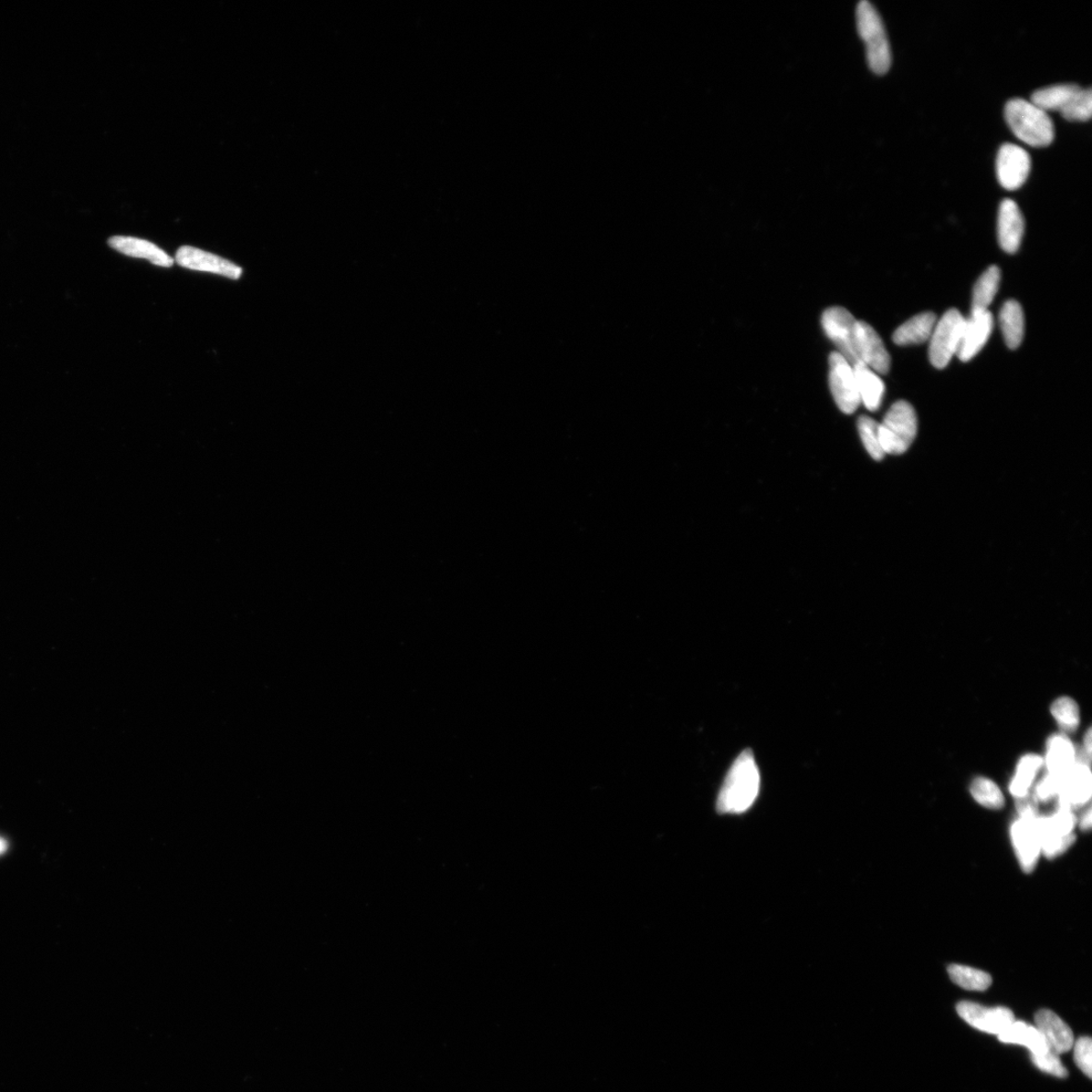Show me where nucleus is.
Masks as SVG:
<instances>
[{"mask_svg": "<svg viewBox=\"0 0 1092 1092\" xmlns=\"http://www.w3.org/2000/svg\"><path fill=\"white\" fill-rule=\"evenodd\" d=\"M1018 815L1022 818H1036L1038 814V801L1034 795L1028 794L1016 801Z\"/></svg>", "mask_w": 1092, "mask_h": 1092, "instance_id": "f704fd0d", "label": "nucleus"}, {"mask_svg": "<svg viewBox=\"0 0 1092 1092\" xmlns=\"http://www.w3.org/2000/svg\"><path fill=\"white\" fill-rule=\"evenodd\" d=\"M957 1013L963 1021L983 1033L999 1036L1015 1021V1015L1007 1007H985L972 1002L957 1004Z\"/></svg>", "mask_w": 1092, "mask_h": 1092, "instance_id": "9d476101", "label": "nucleus"}, {"mask_svg": "<svg viewBox=\"0 0 1092 1092\" xmlns=\"http://www.w3.org/2000/svg\"><path fill=\"white\" fill-rule=\"evenodd\" d=\"M993 329V317L987 311L972 312L971 317L966 319L957 356L963 362H967L978 355L989 341Z\"/></svg>", "mask_w": 1092, "mask_h": 1092, "instance_id": "2eb2a0df", "label": "nucleus"}, {"mask_svg": "<svg viewBox=\"0 0 1092 1092\" xmlns=\"http://www.w3.org/2000/svg\"><path fill=\"white\" fill-rule=\"evenodd\" d=\"M857 320L843 307L826 309L822 316V326L833 341L839 354L852 365L860 362L856 345Z\"/></svg>", "mask_w": 1092, "mask_h": 1092, "instance_id": "6e6552de", "label": "nucleus"}, {"mask_svg": "<svg viewBox=\"0 0 1092 1092\" xmlns=\"http://www.w3.org/2000/svg\"><path fill=\"white\" fill-rule=\"evenodd\" d=\"M1031 172V157L1015 144H1003L996 160V172L999 182L1007 191H1015L1023 186Z\"/></svg>", "mask_w": 1092, "mask_h": 1092, "instance_id": "1a4fd4ad", "label": "nucleus"}, {"mask_svg": "<svg viewBox=\"0 0 1092 1092\" xmlns=\"http://www.w3.org/2000/svg\"><path fill=\"white\" fill-rule=\"evenodd\" d=\"M937 316L933 313L926 312L917 315L903 323L894 333V342L900 346L920 344L930 340L931 335L937 323Z\"/></svg>", "mask_w": 1092, "mask_h": 1092, "instance_id": "412c9836", "label": "nucleus"}, {"mask_svg": "<svg viewBox=\"0 0 1092 1092\" xmlns=\"http://www.w3.org/2000/svg\"><path fill=\"white\" fill-rule=\"evenodd\" d=\"M1092 794V775L1089 764L1077 761L1062 778L1058 795V807L1073 811L1086 805Z\"/></svg>", "mask_w": 1092, "mask_h": 1092, "instance_id": "4468645a", "label": "nucleus"}, {"mask_svg": "<svg viewBox=\"0 0 1092 1092\" xmlns=\"http://www.w3.org/2000/svg\"><path fill=\"white\" fill-rule=\"evenodd\" d=\"M1091 817H1092L1091 808L1089 807V808H1087V811L1084 813L1083 817H1081V819H1080L1079 825H1080V828L1083 829V831H1089V829L1091 828Z\"/></svg>", "mask_w": 1092, "mask_h": 1092, "instance_id": "c9c22d12", "label": "nucleus"}, {"mask_svg": "<svg viewBox=\"0 0 1092 1092\" xmlns=\"http://www.w3.org/2000/svg\"><path fill=\"white\" fill-rule=\"evenodd\" d=\"M853 366L861 404H863L871 412L877 411L884 400V383L882 382L878 374L869 369L863 362Z\"/></svg>", "mask_w": 1092, "mask_h": 1092, "instance_id": "aec40b11", "label": "nucleus"}, {"mask_svg": "<svg viewBox=\"0 0 1092 1092\" xmlns=\"http://www.w3.org/2000/svg\"><path fill=\"white\" fill-rule=\"evenodd\" d=\"M1074 1062L1088 1077H1092V1041L1089 1037H1081L1074 1044Z\"/></svg>", "mask_w": 1092, "mask_h": 1092, "instance_id": "473e14b6", "label": "nucleus"}, {"mask_svg": "<svg viewBox=\"0 0 1092 1092\" xmlns=\"http://www.w3.org/2000/svg\"><path fill=\"white\" fill-rule=\"evenodd\" d=\"M857 28L866 45L870 69L877 76L886 75L892 63L889 41L880 15L867 0L857 6Z\"/></svg>", "mask_w": 1092, "mask_h": 1092, "instance_id": "7ed1b4c3", "label": "nucleus"}, {"mask_svg": "<svg viewBox=\"0 0 1092 1092\" xmlns=\"http://www.w3.org/2000/svg\"><path fill=\"white\" fill-rule=\"evenodd\" d=\"M1000 324L1007 348L1016 350L1022 344L1025 334L1021 304L1015 300L1005 302L1000 313Z\"/></svg>", "mask_w": 1092, "mask_h": 1092, "instance_id": "5701e85b", "label": "nucleus"}, {"mask_svg": "<svg viewBox=\"0 0 1092 1092\" xmlns=\"http://www.w3.org/2000/svg\"><path fill=\"white\" fill-rule=\"evenodd\" d=\"M1004 117L1013 133L1024 143L1036 148L1052 144L1055 128L1049 114L1031 101L1014 99L1006 103Z\"/></svg>", "mask_w": 1092, "mask_h": 1092, "instance_id": "f03ea898", "label": "nucleus"}, {"mask_svg": "<svg viewBox=\"0 0 1092 1092\" xmlns=\"http://www.w3.org/2000/svg\"><path fill=\"white\" fill-rule=\"evenodd\" d=\"M1052 717L1060 729L1064 732H1074L1080 723V711L1077 703L1070 697H1060L1051 706Z\"/></svg>", "mask_w": 1092, "mask_h": 1092, "instance_id": "c85d7f7f", "label": "nucleus"}, {"mask_svg": "<svg viewBox=\"0 0 1092 1092\" xmlns=\"http://www.w3.org/2000/svg\"><path fill=\"white\" fill-rule=\"evenodd\" d=\"M1025 231V220L1020 208L1012 201L1004 199L1001 204L999 220H997V233L1002 249L1013 255L1020 248Z\"/></svg>", "mask_w": 1092, "mask_h": 1092, "instance_id": "f3484780", "label": "nucleus"}, {"mask_svg": "<svg viewBox=\"0 0 1092 1092\" xmlns=\"http://www.w3.org/2000/svg\"><path fill=\"white\" fill-rule=\"evenodd\" d=\"M858 430L870 457L875 460L884 459L885 454L880 445L879 423L876 420L869 416H861L858 420Z\"/></svg>", "mask_w": 1092, "mask_h": 1092, "instance_id": "c756f323", "label": "nucleus"}, {"mask_svg": "<svg viewBox=\"0 0 1092 1092\" xmlns=\"http://www.w3.org/2000/svg\"><path fill=\"white\" fill-rule=\"evenodd\" d=\"M948 972L952 981L966 991H985L992 983L989 973L969 966L953 964L949 966Z\"/></svg>", "mask_w": 1092, "mask_h": 1092, "instance_id": "bb28decb", "label": "nucleus"}, {"mask_svg": "<svg viewBox=\"0 0 1092 1092\" xmlns=\"http://www.w3.org/2000/svg\"><path fill=\"white\" fill-rule=\"evenodd\" d=\"M856 345L860 362L876 374H886L890 370V355L876 330L864 321H858Z\"/></svg>", "mask_w": 1092, "mask_h": 1092, "instance_id": "9b49d317", "label": "nucleus"}, {"mask_svg": "<svg viewBox=\"0 0 1092 1092\" xmlns=\"http://www.w3.org/2000/svg\"><path fill=\"white\" fill-rule=\"evenodd\" d=\"M966 319L956 309H951L934 325L930 338V361L936 369L946 367L957 355Z\"/></svg>", "mask_w": 1092, "mask_h": 1092, "instance_id": "423d86ee", "label": "nucleus"}, {"mask_svg": "<svg viewBox=\"0 0 1092 1092\" xmlns=\"http://www.w3.org/2000/svg\"><path fill=\"white\" fill-rule=\"evenodd\" d=\"M109 245L120 252V254L135 257L143 258L151 262L152 265L161 267H172L174 265V259L168 255L159 246L149 243V241L125 236H113L109 240Z\"/></svg>", "mask_w": 1092, "mask_h": 1092, "instance_id": "a211bd4d", "label": "nucleus"}, {"mask_svg": "<svg viewBox=\"0 0 1092 1092\" xmlns=\"http://www.w3.org/2000/svg\"><path fill=\"white\" fill-rule=\"evenodd\" d=\"M1091 744H1092L1091 743V730H1088L1086 732V739H1085V752H1084L1085 754H1087L1088 758H1090V755H1091Z\"/></svg>", "mask_w": 1092, "mask_h": 1092, "instance_id": "e433bc0d", "label": "nucleus"}, {"mask_svg": "<svg viewBox=\"0 0 1092 1092\" xmlns=\"http://www.w3.org/2000/svg\"><path fill=\"white\" fill-rule=\"evenodd\" d=\"M1004 1044L1021 1045L1030 1050L1031 1056L1041 1054L1050 1050L1041 1033L1037 1027L1024 1022L1015 1021L999 1036Z\"/></svg>", "mask_w": 1092, "mask_h": 1092, "instance_id": "4be33fe9", "label": "nucleus"}, {"mask_svg": "<svg viewBox=\"0 0 1092 1092\" xmlns=\"http://www.w3.org/2000/svg\"><path fill=\"white\" fill-rule=\"evenodd\" d=\"M828 383L835 402L845 414H853L861 405L854 366L837 351L828 357Z\"/></svg>", "mask_w": 1092, "mask_h": 1092, "instance_id": "0eeeda50", "label": "nucleus"}, {"mask_svg": "<svg viewBox=\"0 0 1092 1092\" xmlns=\"http://www.w3.org/2000/svg\"><path fill=\"white\" fill-rule=\"evenodd\" d=\"M1037 1030L1041 1033L1050 1050L1057 1055L1069 1052L1074 1044V1035L1070 1027L1050 1010H1041L1035 1015Z\"/></svg>", "mask_w": 1092, "mask_h": 1092, "instance_id": "dca6fc26", "label": "nucleus"}, {"mask_svg": "<svg viewBox=\"0 0 1092 1092\" xmlns=\"http://www.w3.org/2000/svg\"><path fill=\"white\" fill-rule=\"evenodd\" d=\"M918 433L916 410L907 401L892 405L879 424V441L886 455H902L911 446Z\"/></svg>", "mask_w": 1092, "mask_h": 1092, "instance_id": "20e7f679", "label": "nucleus"}, {"mask_svg": "<svg viewBox=\"0 0 1092 1092\" xmlns=\"http://www.w3.org/2000/svg\"><path fill=\"white\" fill-rule=\"evenodd\" d=\"M1077 819L1073 811L1058 807L1057 812L1048 816H1038L1036 826L1041 842V852L1048 859L1062 855L1074 845V829Z\"/></svg>", "mask_w": 1092, "mask_h": 1092, "instance_id": "39448f33", "label": "nucleus"}, {"mask_svg": "<svg viewBox=\"0 0 1092 1092\" xmlns=\"http://www.w3.org/2000/svg\"><path fill=\"white\" fill-rule=\"evenodd\" d=\"M971 795L975 801L990 810H1001L1004 806V796L996 783L984 777H978L972 781Z\"/></svg>", "mask_w": 1092, "mask_h": 1092, "instance_id": "cd10ccee", "label": "nucleus"}, {"mask_svg": "<svg viewBox=\"0 0 1092 1092\" xmlns=\"http://www.w3.org/2000/svg\"><path fill=\"white\" fill-rule=\"evenodd\" d=\"M1001 270L993 266L986 269L975 283L972 297V312L989 310L991 303L999 291Z\"/></svg>", "mask_w": 1092, "mask_h": 1092, "instance_id": "a878e982", "label": "nucleus"}, {"mask_svg": "<svg viewBox=\"0 0 1092 1092\" xmlns=\"http://www.w3.org/2000/svg\"><path fill=\"white\" fill-rule=\"evenodd\" d=\"M1081 89H1083L1076 84H1057V86L1035 91L1031 102L1046 113L1049 111L1062 113Z\"/></svg>", "mask_w": 1092, "mask_h": 1092, "instance_id": "b1692460", "label": "nucleus"}, {"mask_svg": "<svg viewBox=\"0 0 1092 1092\" xmlns=\"http://www.w3.org/2000/svg\"><path fill=\"white\" fill-rule=\"evenodd\" d=\"M8 845L6 839L0 837V856L4 855L7 850Z\"/></svg>", "mask_w": 1092, "mask_h": 1092, "instance_id": "4c0bfd02", "label": "nucleus"}, {"mask_svg": "<svg viewBox=\"0 0 1092 1092\" xmlns=\"http://www.w3.org/2000/svg\"><path fill=\"white\" fill-rule=\"evenodd\" d=\"M1077 762V753L1073 742L1065 734H1054L1047 742L1044 765L1049 774L1063 778Z\"/></svg>", "mask_w": 1092, "mask_h": 1092, "instance_id": "6ab92c4d", "label": "nucleus"}, {"mask_svg": "<svg viewBox=\"0 0 1092 1092\" xmlns=\"http://www.w3.org/2000/svg\"><path fill=\"white\" fill-rule=\"evenodd\" d=\"M175 260L184 268L216 273L231 279H239L243 273V268L233 262L191 246L178 249Z\"/></svg>", "mask_w": 1092, "mask_h": 1092, "instance_id": "ddd939ff", "label": "nucleus"}, {"mask_svg": "<svg viewBox=\"0 0 1092 1092\" xmlns=\"http://www.w3.org/2000/svg\"><path fill=\"white\" fill-rule=\"evenodd\" d=\"M1060 113L1062 114L1065 120L1070 122H1086L1090 120L1092 113L1091 89H1081L1073 101Z\"/></svg>", "mask_w": 1092, "mask_h": 1092, "instance_id": "7c9ffc66", "label": "nucleus"}, {"mask_svg": "<svg viewBox=\"0 0 1092 1092\" xmlns=\"http://www.w3.org/2000/svg\"><path fill=\"white\" fill-rule=\"evenodd\" d=\"M761 775L752 751H743L730 766L721 787L717 808L721 814H740L757 800Z\"/></svg>", "mask_w": 1092, "mask_h": 1092, "instance_id": "f257e3e1", "label": "nucleus"}, {"mask_svg": "<svg viewBox=\"0 0 1092 1092\" xmlns=\"http://www.w3.org/2000/svg\"><path fill=\"white\" fill-rule=\"evenodd\" d=\"M1032 1062L1038 1069L1043 1073L1054 1075L1060 1078H1065L1068 1075V1071L1060 1060L1059 1055L1048 1050L1041 1054L1031 1056Z\"/></svg>", "mask_w": 1092, "mask_h": 1092, "instance_id": "2f4dec72", "label": "nucleus"}, {"mask_svg": "<svg viewBox=\"0 0 1092 1092\" xmlns=\"http://www.w3.org/2000/svg\"><path fill=\"white\" fill-rule=\"evenodd\" d=\"M1062 781L1059 777L1047 773L1036 786L1034 796L1037 801L1047 802L1058 797Z\"/></svg>", "mask_w": 1092, "mask_h": 1092, "instance_id": "72a5a7b5", "label": "nucleus"}, {"mask_svg": "<svg viewBox=\"0 0 1092 1092\" xmlns=\"http://www.w3.org/2000/svg\"><path fill=\"white\" fill-rule=\"evenodd\" d=\"M1038 817V816H1037ZM1036 817V818H1037ZM1036 818L1018 817L1011 827V837L1015 854L1025 873H1032L1039 855L1041 842L1036 826Z\"/></svg>", "mask_w": 1092, "mask_h": 1092, "instance_id": "f8f14e48", "label": "nucleus"}, {"mask_svg": "<svg viewBox=\"0 0 1092 1092\" xmlns=\"http://www.w3.org/2000/svg\"><path fill=\"white\" fill-rule=\"evenodd\" d=\"M1044 766L1041 755L1028 754L1018 761L1014 779L1010 785V792L1016 800L1030 794L1036 776Z\"/></svg>", "mask_w": 1092, "mask_h": 1092, "instance_id": "393cba45", "label": "nucleus"}]
</instances>
